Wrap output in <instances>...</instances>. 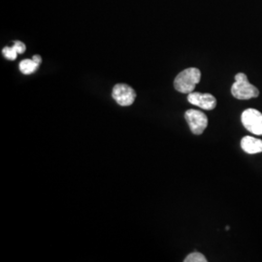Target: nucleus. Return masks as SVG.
Segmentation results:
<instances>
[{"mask_svg":"<svg viewBox=\"0 0 262 262\" xmlns=\"http://www.w3.org/2000/svg\"><path fill=\"white\" fill-rule=\"evenodd\" d=\"M187 101L203 110H214L216 106V99L214 95L201 93H190L187 95Z\"/></svg>","mask_w":262,"mask_h":262,"instance_id":"obj_6","label":"nucleus"},{"mask_svg":"<svg viewBox=\"0 0 262 262\" xmlns=\"http://www.w3.org/2000/svg\"><path fill=\"white\" fill-rule=\"evenodd\" d=\"M241 147L247 154H258L262 151V140L253 138L252 136H246L241 141Z\"/></svg>","mask_w":262,"mask_h":262,"instance_id":"obj_7","label":"nucleus"},{"mask_svg":"<svg viewBox=\"0 0 262 262\" xmlns=\"http://www.w3.org/2000/svg\"><path fill=\"white\" fill-rule=\"evenodd\" d=\"M2 54L7 59L9 60H15L17 58V56L19 55L16 50L13 47H5L2 50Z\"/></svg>","mask_w":262,"mask_h":262,"instance_id":"obj_10","label":"nucleus"},{"mask_svg":"<svg viewBox=\"0 0 262 262\" xmlns=\"http://www.w3.org/2000/svg\"><path fill=\"white\" fill-rule=\"evenodd\" d=\"M40 64L36 63L33 59H24L19 62V70L23 74L29 75L34 73Z\"/></svg>","mask_w":262,"mask_h":262,"instance_id":"obj_8","label":"nucleus"},{"mask_svg":"<svg viewBox=\"0 0 262 262\" xmlns=\"http://www.w3.org/2000/svg\"><path fill=\"white\" fill-rule=\"evenodd\" d=\"M32 59L36 62V63H38V64H40L41 62H42V58H41V56H38V55H35V56H33V57H32Z\"/></svg>","mask_w":262,"mask_h":262,"instance_id":"obj_12","label":"nucleus"},{"mask_svg":"<svg viewBox=\"0 0 262 262\" xmlns=\"http://www.w3.org/2000/svg\"><path fill=\"white\" fill-rule=\"evenodd\" d=\"M186 121L191 132L195 135L202 134L208 126V118L206 115L198 110H187L185 114Z\"/></svg>","mask_w":262,"mask_h":262,"instance_id":"obj_3","label":"nucleus"},{"mask_svg":"<svg viewBox=\"0 0 262 262\" xmlns=\"http://www.w3.org/2000/svg\"><path fill=\"white\" fill-rule=\"evenodd\" d=\"M112 96L117 103L125 107L134 103L136 93L128 84H118L113 89Z\"/></svg>","mask_w":262,"mask_h":262,"instance_id":"obj_5","label":"nucleus"},{"mask_svg":"<svg viewBox=\"0 0 262 262\" xmlns=\"http://www.w3.org/2000/svg\"><path fill=\"white\" fill-rule=\"evenodd\" d=\"M201 79V72L199 69L191 67L179 73L174 80V86L181 94H190L194 91Z\"/></svg>","mask_w":262,"mask_h":262,"instance_id":"obj_1","label":"nucleus"},{"mask_svg":"<svg viewBox=\"0 0 262 262\" xmlns=\"http://www.w3.org/2000/svg\"><path fill=\"white\" fill-rule=\"evenodd\" d=\"M13 48L16 50V52L18 54H24L26 52V45L23 42H20V41H16L14 43Z\"/></svg>","mask_w":262,"mask_h":262,"instance_id":"obj_11","label":"nucleus"},{"mask_svg":"<svg viewBox=\"0 0 262 262\" xmlns=\"http://www.w3.org/2000/svg\"><path fill=\"white\" fill-rule=\"evenodd\" d=\"M231 94L239 100H248L257 97L259 95V92L249 82L246 74L238 73L235 76V83L232 84Z\"/></svg>","mask_w":262,"mask_h":262,"instance_id":"obj_2","label":"nucleus"},{"mask_svg":"<svg viewBox=\"0 0 262 262\" xmlns=\"http://www.w3.org/2000/svg\"><path fill=\"white\" fill-rule=\"evenodd\" d=\"M185 262H207V258L202 253L194 252L187 255Z\"/></svg>","mask_w":262,"mask_h":262,"instance_id":"obj_9","label":"nucleus"},{"mask_svg":"<svg viewBox=\"0 0 262 262\" xmlns=\"http://www.w3.org/2000/svg\"><path fill=\"white\" fill-rule=\"evenodd\" d=\"M247 130L255 135H262V114L255 109H247L241 117Z\"/></svg>","mask_w":262,"mask_h":262,"instance_id":"obj_4","label":"nucleus"}]
</instances>
